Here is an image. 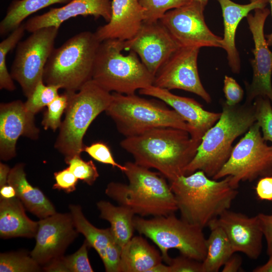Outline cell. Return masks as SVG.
<instances>
[{"label":"cell","mask_w":272,"mask_h":272,"mask_svg":"<svg viewBox=\"0 0 272 272\" xmlns=\"http://www.w3.org/2000/svg\"><path fill=\"white\" fill-rule=\"evenodd\" d=\"M145 20L139 0H112L111 17L95 33L100 41L108 39L129 40L138 32Z\"/></svg>","instance_id":"21"},{"label":"cell","mask_w":272,"mask_h":272,"mask_svg":"<svg viewBox=\"0 0 272 272\" xmlns=\"http://www.w3.org/2000/svg\"><path fill=\"white\" fill-rule=\"evenodd\" d=\"M65 92L69 97L54 148L64 157V161L81 156L85 146L83 138L89 125L102 112L105 111L112 100V94L93 80L76 92Z\"/></svg>","instance_id":"7"},{"label":"cell","mask_w":272,"mask_h":272,"mask_svg":"<svg viewBox=\"0 0 272 272\" xmlns=\"http://www.w3.org/2000/svg\"><path fill=\"white\" fill-rule=\"evenodd\" d=\"M222 111L217 122L203 135L193 159L184 170V175L197 170L213 177L230 157L233 142L256 121L253 103L229 105L222 101Z\"/></svg>","instance_id":"3"},{"label":"cell","mask_w":272,"mask_h":272,"mask_svg":"<svg viewBox=\"0 0 272 272\" xmlns=\"http://www.w3.org/2000/svg\"><path fill=\"white\" fill-rule=\"evenodd\" d=\"M230 176L215 180L201 170L169 181L181 218L202 228L229 210L238 194Z\"/></svg>","instance_id":"2"},{"label":"cell","mask_w":272,"mask_h":272,"mask_svg":"<svg viewBox=\"0 0 272 272\" xmlns=\"http://www.w3.org/2000/svg\"><path fill=\"white\" fill-rule=\"evenodd\" d=\"M124 166L128 184L110 182L105 190L108 197L141 217L167 216L178 210L170 184L161 173L134 162Z\"/></svg>","instance_id":"4"},{"label":"cell","mask_w":272,"mask_h":272,"mask_svg":"<svg viewBox=\"0 0 272 272\" xmlns=\"http://www.w3.org/2000/svg\"><path fill=\"white\" fill-rule=\"evenodd\" d=\"M255 189L259 199L272 201V176L261 177Z\"/></svg>","instance_id":"44"},{"label":"cell","mask_w":272,"mask_h":272,"mask_svg":"<svg viewBox=\"0 0 272 272\" xmlns=\"http://www.w3.org/2000/svg\"><path fill=\"white\" fill-rule=\"evenodd\" d=\"M122 249L114 238L109 242L102 260L106 271L118 272Z\"/></svg>","instance_id":"39"},{"label":"cell","mask_w":272,"mask_h":272,"mask_svg":"<svg viewBox=\"0 0 272 272\" xmlns=\"http://www.w3.org/2000/svg\"><path fill=\"white\" fill-rule=\"evenodd\" d=\"M69 97L64 92L56 97L47 106L42 121L44 129H51L55 131L61 126V117L65 112L68 104Z\"/></svg>","instance_id":"35"},{"label":"cell","mask_w":272,"mask_h":272,"mask_svg":"<svg viewBox=\"0 0 272 272\" xmlns=\"http://www.w3.org/2000/svg\"><path fill=\"white\" fill-rule=\"evenodd\" d=\"M268 260L264 264L258 266L253 270V272H272V255L269 256Z\"/></svg>","instance_id":"48"},{"label":"cell","mask_w":272,"mask_h":272,"mask_svg":"<svg viewBox=\"0 0 272 272\" xmlns=\"http://www.w3.org/2000/svg\"><path fill=\"white\" fill-rule=\"evenodd\" d=\"M54 177L55 183L53 185V189L63 190L66 193L76 189L78 179L69 167L54 173Z\"/></svg>","instance_id":"42"},{"label":"cell","mask_w":272,"mask_h":272,"mask_svg":"<svg viewBox=\"0 0 272 272\" xmlns=\"http://www.w3.org/2000/svg\"><path fill=\"white\" fill-rule=\"evenodd\" d=\"M79 16H92L95 19L102 17L108 23L111 17V1L72 0L62 7L52 8L42 15L29 18L24 26L26 31L32 33L45 27H60L65 21Z\"/></svg>","instance_id":"20"},{"label":"cell","mask_w":272,"mask_h":272,"mask_svg":"<svg viewBox=\"0 0 272 272\" xmlns=\"http://www.w3.org/2000/svg\"><path fill=\"white\" fill-rule=\"evenodd\" d=\"M97 207L100 217L110 223L114 239L122 248L132 237L135 214L126 207L116 206L105 200L97 202Z\"/></svg>","instance_id":"26"},{"label":"cell","mask_w":272,"mask_h":272,"mask_svg":"<svg viewBox=\"0 0 272 272\" xmlns=\"http://www.w3.org/2000/svg\"><path fill=\"white\" fill-rule=\"evenodd\" d=\"M69 209L76 230L84 236L90 247L97 251L103 260L108 244L114 238L111 228L99 229L95 227L86 218L80 205H70Z\"/></svg>","instance_id":"29"},{"label":"cell","mask_w":272,"mask_h":272,"mask_svg":"<svg viewBox=\"0 0 272 272\" xmlns=\"http://www.w3.org/2000/svg\"><path fill=\"white\" fill-rule=\"evenodd\" d=\"M72 215L57 213L40 219L31 256L41 266L62 256L78 236Z\"/></svg>","instance_id":"16"},{"label":"cell","mask_w":272,"mask_h":272,"mask_svg":"<svg viewBox=\"0 0 272 272\" xmlns=\"http://www.w3.org/2000/svg\"><path fill=\"white\" fill-rule=\"evenodd\" d=\"M208 227L211 233L207 239V253L202 261L203 270V272H217L235 253L221 227L214 224Z\"/></svg>","instance_id":"27"},{"label":"cell","mask_w":272,"mask_h":272,"mask_svg":"<svg viewBox=\"0 0 272 272\" xmlns=\"http://www.w3.org/2000/svg\"><path fill=\"white\" fill-rule=\"evenodd\" d=\"M149 272H170L169 266L161 262L151 268Z\"/></svg>","instance_id":"49"},{"label":"cell","mask_w":272,"mask_h":272,"mask_svg":"<svg viewBox=\"0 0 272 272\" xmlns=\"http://www.w3.org/2000/svg\"><path fill=\"white\" fill-rule=\"evenodd\" d=\"M193 1H195L196 2L199 3L204 7H206L209 1V0H193Z\"/></svg>","instance_id":"51"},{"label":"cell","mask_w":272,"mask_h":272,"mask_svg":"<svg viewBox=\"0 0 272 272\" xmlns=\"http://www.w3.org/2000/svg\"><path fill=\"white\" fill-rule=\"evenodd\" d=\"M84 151L98 162L117 167L122 172L126 170L124 165H121L115 161L109 148L103 142H96L89 146H85Z\"/></svg>","instance_id":"38"},{"label":"cell","mask_w":272,"mask_h":272,"mask_svg":"<svg viewBox=\"0 0 272 272\" xmlns=\"http://www.w3.org/2000/svg\"><path fill=\"white\" fill-rule=\"evenodd\" d=\"M10 170L11 168L8 165L0 163V188L8 184Z\"/></svg>","instance_id":"47"},{"label":"cell","mask_w":272,"mask_h":272,"mask_svg":"<svg viewBox=\"0 0 272 272\" xmlns=\"http://www.w3.org/2000/svg\"><path fill=\"white\" fill-rule=\"evenodd\" d=\"M72 0H13L0 23V34L4 36L22 24L28 17L51 5H65Z\"/></svg>","instance_id":"28"},{"label":"cell","mask_w":272,"mask_h":272,"mask_svg":"<svg viewBox=\"0 0 272 272\" xmlns=\"http://www.w3.org/2000/svg\"><path fill=\"white\" fill-rule=\"evenodd\" d=\"M123 41L108 39L101 42L94 62L92 79L101 87L125 95L134 94L137 90L153 85L154 76L130 50L127 55Z\"/></svg>","instance_id":"6"},{"label":"cell","mask_w":272,"mask_h":272,"mask_svg":"<svg viewBox=\"0 0 272 272\" xmlns=\"http://www.w3.org/2000/svg\"><path fill=\"white\" fill-rule=\"evenodd\" d=\"M105 112L125 138L161 127L186 130L191 137L194 133L191 126L174 110L168 108L164 102L147 99L135 94L113 92L111 101Z\"/></svg>","instance_id":"8"},{"label":"cell","mask_w":272,"mask_h":272,"mask_svg":"<svg viewBox=\"0 0 272 272\" xmlns=\"http://www.w3.org/2000/svg\"><path fill=\"white\" fill-rule=\"evenodd\" d=\"M26 31L24 23H22L12 31L8 36L0 43V89L9 91L16 89L11 74L6 63L8 53L17 46L23 37Z\"/></svg>","instance_id":"30"},{"label":"cell","mask_w":272,"mask_h":272,"mask_svg":"<svg viewBox=\"0 0 272 272\" xmlns=\"http://www.w3.org/2000/svg\"><path fill=\"white\" fill-rule=\"evenodd\" d=\"M134 230L151 239L159 248L163 260L167 264L170 249H177L181 255L202 262L207 253V239L203 228L178 219L174 213L146 219L135 216Z\"/></svg>","instance_id":"9"},{"label":"cell","mask_w":272,"mask_h":272,"mask_svg":"<svg viewBox=\"0 0 272 272\" xmlns=\"http://www.w3.org/2000/svg\"><path fill=\"white\" fill-rule=\"evenodd\" d=\"M139 94L155 97L164 102L177 112L193 128L192 139L201 141L205 133L220 118L221 112L203 109L194 99L175 95L167 89L151 85L139 90Z\"/></svg>","instance_id":"19"},{"label":"cell","mask_w":272,"mask_h":272,"mask_svg":"<svg viewBox=\"0 0 272 272\" xmlns=\"http://www.w3.org/2000/svg\"><path fill=\"white\" fill-rule=\"evenodd\" d=\"M210 224L224 230L234 253H243L253 259L258 258L260 255L264 236L257 215L248 217L228 210Z\"/></svg>","instance_id":"18"},{"label":"cell","mask_w":272,"mask_h":272,"mask_svg":"<svg viewBox=\"0 0 272 272\" xmlns=\"http://www.w3.org/2000/svg\"><path fill=\"white\" fill-rule=\"evenodd\" d=\"M95 32H81L53 49L45 65L43 82L69 92H76L92 79L101 43Z\"/></svg>","instance_id":"5"},{"label":"cell","mask_w":272,"mask_h":272,"mask_svg":"<svg viewBox=\"0 0 272 272\" xmlns=\"http://www.w3.org/2000/svg\"><path fill=\"white\" fill-rule=\"evenodd\" d=\"M261 229L267 243V253L272 255V215L260 213L257 215Z\"/></svg>","instance_id":"43"},{"label":"cell","mask_w":272,"mask_h":272,"mask_svg":"<svg viewBox=\"0 0 272 272\" xmlns=\"http://www.w3.org/2000/svg\"><path fill=\"white\" fill-rule=\"evenodd\" d=\"M168 265L170 272H203L202 262L183 255L171 258Z\"/></svg>","instance_id":"40"},{"label":"cell","mask_w":272,"mask_h":272,"mask_svg":"<svg viewBox=\"0 0 272 272\" xmlns=\"http://www.w3.org/2000/svg\"><path fill=\"white\" fill-rule=\"evenodd\" d=\"M34 116L26 109L20 100L0 104V158L8 161L16 155V146L20 136L38 139L39 129Z\"/></svg>","instance_id":"17"},{"label":"cell","mask_w":272,"mask_h":272,"mask_svg":"<svg viewBox=\"0 0 272 272\" xmlns=\"http://www.w3.org/2000/svg\"><path fill=\"white\" fill-rule=\"evenodd\" d=\"M254 11L253 15L249 13L246 17L254 47L252 50L254 57L250 59L252 81L250 84L244 82L246 90L245 102L252 103L256 97L262 96L267 97L272 103V51L264 34L265 22L270 11L264 8H257Z\"/></svg>","instance_id":"13"},{"label":"cell","mask_w":272,"mask_h":272,"mask_svg":"<svg viewBox=\"0 0 272 272\" xmlns=\"http://www.w3.org/2000/svg\"><path fill=\"white\" fill-rule=\"evenodd\" d=\"M59 28L51 26L38 29L17 45L10 74L27 98L43 80L44 68L54 49Z\"/></svg>","instance_id":"11"},{"label":"cell","mask_w":272,"mask_h":272,"mask_svg":"<svg viewBox=\"0 0 272 272\" xmlns=\"http://www.w3.org/2000/svg\"><path fill=\"white\" fill-rule=\"evenodd\" d=\"M200 142L192 139L186 130L161 127L126 137L120 145L132 156L135 163L155 169L171 181L184 175L185 168L196 155Z\"/></svg>","instance_id":"1"},{"label":"cell","mask_w":272,"mask_h":272,"mask_svg":"<svg viewBox=\"0 0 272 272\" xmlns=\"http://www.w3.org/2000/svg\"><path fill=\"white\" fill-rule=\"evenodd\" d=\"M268 3L270 4V12L272 15V0H268ZM265 38H266V42L269 47H271L272 48V32L271 33L265 35Z\"/></svg>","instance_id":"50"},{"label":"cell","mask_w":272,"mask_h":272,"mask_svg":"<svg viewBox=\"0 0 272 272\" xmlns=\"http://www.w3.org/2000/svg\"><path fill=\"white\" fill-rule=\"evenodd\" d=\"M191 0H139L144 9L145 22L159 21L168 11L182 7Z\"/></svg>","instance_id":"33"},{"label":"cell","mask_w":272,"mask_h":272,"mask_svg":"<svg viewBox=\"0 0 272 272\" xmlns=\"http://www.w3.org/2000/svg\"><path fill=\"white\" fill-rule=\"evenodd\" d=\"M60 89L57 86L46 85L43 80L40 81L25 102L26 110L29 113L35 115L59 95L58 90Z\"/></svg>","instance_id":"32"},{"label":"cell","mask_w":272,"mask_h":272,"mask_svg":"<svg viewBox=\"0 0 272 272\" xmlns=\"http://www.w3.org/2000/svg\"><path fill=\"white\" fill-rule=\"evenodd\" d=\"M124 50H132L154 76L180 46L159 21L144 22L131 39L123 41Z\"/></svg>","instance_id":"15"},{"label":"cell","mask_w":272,"mask_h":272,"mask_svg":"<svg viewBox=\"0 0 272 272\" xmlns=\"http://www.w3.org/2000/svg\"><path fill=\"white\" fill-rule=\"evenodd\" d=\"M256 122L265 141H269L272 147V103L266 97L258 96L253 103Z\"/></svg>","instance_id":"34"},{"label":"cell","mask_w":272,"mask_h":272,"mask_svg":"<svg viewBox=\"0 0 272 272\" xmlns=\"http://www.w3.org/2000/svg\"><path fill=\"white\" fill-rule=\"evenodd\" d=\"M199 48L180 47L160 67L154 76V86L180 89L194 93L207 103L212 99L200 81L197 68Z\"/></svg>","instance_id":"14"},{"label":"cell","mask_w":272,"mask_h":272,"mask_svg":"<svg viewBox=\"0 0 272 272\" xmlns=\"http://www.w3.org/2000/svg\"><path fill=\"white\" fill-rule=\"evenodd\" d=\"M205 9L199 3L191 0L167 12L159 21L180 47L222 48V37L213 33L207 26Z\"/></svg>","instance_id":"12"},{"label":"cell","mask_w":272,"mask_h":272,"mask_svg":"<svg viewBox=\"0 0 272 272\" xmlns=\"http://www.w3.org/2000/svg\"><path fill=\"white\" fill-rule=\"evenodd\" d=\"M25 208L17 197L0 199L1 238H35L38 228V221L30 219L26 214Z\"/></svg>","instance_id":"23"},{"label":"cell","mask_w":272,"mask_h":272,"mask_svg":"<svg viewBox=\"0 0 272 272\" xmlns=\"http://www.w3.org/2000/svg\"><path fill=\"white\" fill-rule=\"evenodd\" d=\"M228 176L230 185L235 189L241 181L272 176V147L263 139L256 121L233 147L228 160L213 179Z\"/></svg>","instance_id":"10"},{"label":"cell","mask_w":272,"mask_h":272,"mask_svg":"<svg viewBox=\"0 0 272 272\" xmlns=\"http://www.w3.org/2000/svg\"><path fill=\"white\" fill-rule=\"evenodd\" d=\"M223 92L225 102L229 105L239 104L244 96V91L236 80L226 75L224 79Z\"/></svg>","instance_id":"41"},{"label":"cell","mask_w":272,"mask_h":272,"mask_svg":"<svg viewBox=\"0 0 272 272\" xmlns=\"http://www.w3.org/2000/svg\"><path fill=\"white\" fill-rule=\"evenodd\" d=\"M221 8L224 24L222 46L227 53L228 64L233 73L238 74L241 64L239 54L235 45V35L240 21L250 12L266 8L268 0H249L247 4H237L231 0H217Z\"/></svg>","instance_id":"22"},{"label":"cell","mask_w":272,"mask_h":272,"mask_svg":"<svg viewBox=\"0 0 272 272\" xmlns=\"http://www.w3.org/2000/svg\"><path fill=\"white\" fill-rule=\"evenodd\" d=\"M8 184L15 188L16 197L27 210L40 219L56 213L53 205L43 192L29 183L26 178L24 164H17L11 168Z\"/></svg>","instance_id":"24"},{"label":"cell","mask_w":272,"mask_h":272,"mask_svg":"<svg viewBox=\"0 0 272 272\" xmlns=\"http://www.w3.org/2000/svg\"><path fill=\"white\" fill-rule=\"evenodd\" d=\"M30 254L23 251L2 253L0 272H38L42 267Z\"/></svg>","instance_id":"31"},{"label":"cell","mask_w":272,"mask_h":272,"mask_svg":"<svg viewBox=\"0 0 272 272\" xmlns=\"http://www.w3.org/2000/svg\"><path fill=\"white\" fill-rule=\"evenodd\" d=\"M76 177L89 185H92L99 176L92 161H86L81 156H75L65 161Z\"/></svg>","instance_id":"36"},{"label":"cell","mask_w":272,"mask_h":272,"mask_svg":"<svg viewBox=\"0 0 272 272\" xmlns=\"http://www.w3.org/2000/svg\"><path fill=\"white\" fill-rule=\"evenodd\" d=\"M89 244L85 240L80 248L74 253L60 257V259L67 272H93L90 263L88 248Z\"/></svg>","instance_id":"37"},{"label":"cell","mask_w":272,"mask_h":272,"mask_svg":"<svg viewBox=\"0 0 272 272\" xmlns=\"http://www.w3.org/2000/svg\"><path fill=\"white\" fill-rule=\"evenodd\" d=\"M242 263L241 258L234 254L227 260L222 269V272L238 271Z\"/></svg>","instance_id":"45"},{"label":"cell","mask_w":272,"mask_h":272,"mask_svg":"<svg viewBox=\"0 0 272 272\" xmlns=\"http://www.w3.org/2000/svg\"><path fill=\"white\" fill-rule=\"evenodd\" d=\"M16 197L15 188L7 184L0 188V199H10Z\"/></svg>","instance_id":"46"},{"label":"cell","mask_w":272,"mask_h":272,"mask_svg":"<svg viewBox=\"0 0 272 272\" xmlns=\"http://www.w3.org/2000/svg\"><path fill=\"white\" fill-rule=\"evenodd\" d=\"M162 261L161 252L143 237L134 236L122 247L118 272H149Z\"/></svg>","instance_id":"25"}]
</instances>
